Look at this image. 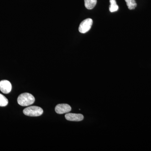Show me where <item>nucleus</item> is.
<instances>
[{
    "label": "nucleus",
    "mask_w": 151,
    "mask_h": 151,
    "mask_svg": "<svg viewBox=\"0 0 151 151\" xmlns=\"http://www.w3.org/2000/svg\"><path fill=\"white\" fill-rule=\"evenodd\" d=\"M93 24L92 19H86L81 22L79 25L78 30L81 33L84 34L88 32L92 27Z\"/></svg>",
    "instance_id": "3"
},
{
    "label": "nucleus",
    "mask_w": 151,
    "mask_h": 151,
    "mask_svg": "<svg viewBox=\"0 0 151 151\" xmlns=\"http://www.w3.org/2000/svg\"><path fill=\"white\" fill-rule=\"evenodd\" d=\"M35 98L31 94L24 93L19 95L17 99L18 103L22 106H27L34 103Z\"/></svg>",
    "instance_id": "1"
},
{
    "label": "nucleus",
    "mask_w": 151,
    "mask_h": 151,
    "mask_svg": "<svg viewBox=\"0 0 151 151\" xmlns=\"http://www.w3.org/2000/svg\"><path fill=\"white\" fill-rule=\"evenodd\" d=\"M97 0H84L85 7L88 9H92L96 6Z\"/></svg>",
    "instance_id": "7"
},
{
    "label": "nucleus",
    "mask_w": 151,
    "mask_h": 151,
    "mask_svg": "<svg viewBox=\"0 0 151 151\" xmlns=\"http://www.w3.org/2000/svg\"><path fill=\"white\" fill-rule=\"evenodd\" d=\"M24 115L31 117H37L41 116L43 113L42 108L36 106H30L25 108L23 111Z\"/></svg>",
    "instance_id": "2"
},
{
    "label": "nucleus",
    "mask_w": 151,
    "mask_h": 151,
    "mask_svg": "<svg viewBox=\"0 0 151 151\" xmlns=\"http://www.w3.org/2000/svg\"><path fill=\"white\" fill-rule=\"evenodd\" d=\"M127 6L130 10H133L137 7V4L135 0H125Z\"/></svg>",
    "instance_id": "9"
},
{
    "label": "nucleus",
    "mask_w": 151,
    "mask_h": 151,
    "mask_svg": "<svg viewBox=\"0 0 151 151\" xmlns=\"http://www.w3.org/2000/svg\"><path fill=\"white\" fill-rule=\"evenodd\" d=\"M8 100L4 96L0 94V106L5 107L8 104Z\"/></svg>",
    "instance_id": "10"
},
{
    "label": "nucleus",
    "mask_w": 151,
    "mask_h": 151,
    "mask_svg": "<svg viewBox=\"0 0 151 151\" xmlns=\"http://www.w3.org/2000/svg\"><path fill=\"white\" fill-rule=\"evenodd\" d=\"M84 116L81 114L68 113L65 115V118L68 121L71 122H81L84 119Z\"/></svg>",
    "instance_id": "6"
},
{
    "label": "nucleus",
    "mask_w": 151,
    "mask_h": 151,
    "mask_svg": "<svg viewBox=\"0 0 151 151\" xmlns=\"http://www.w3.org/2000/svg\"><path fill=\"white\" fill-rule=\"evenodd\" d=\"M12 89V84L8 80H2L0 81V90L4 94H9Z\"/></svg>",
    "instance_id": "4"
},
{
    "label": "nucleus",
    "mask_w": 151,
    "mask_h": 151,
    "mask_svg": "<svg viewBox=\"0 0 151 151\" xmlns=\"http://www.w3.org/2000/svg\"><path fill=\"white\" fill-rule=\"evenodd\" d=\"M71 110L70 105L67 104H58L56 105L55 111L58 114H62L68 113Z\"/></svg>",
    "instance_id": "5"
},
{
    "label": "nucleus",
    "mask_w": 151,
    "mask_h": 151,
    "mask_svg": "<svg viewBox=\"0 0 151 151\" xmlns=\"http://www.w3.org/2000/svg\"><path fill=\"white\" fill-rule=\"evenodd\" d=\"M110 5L109 7V10L111 12H116L119 9V6L117 5L116 0H110Z\"/></svg>",
    "instance_id": "8"
}]
</instances>
